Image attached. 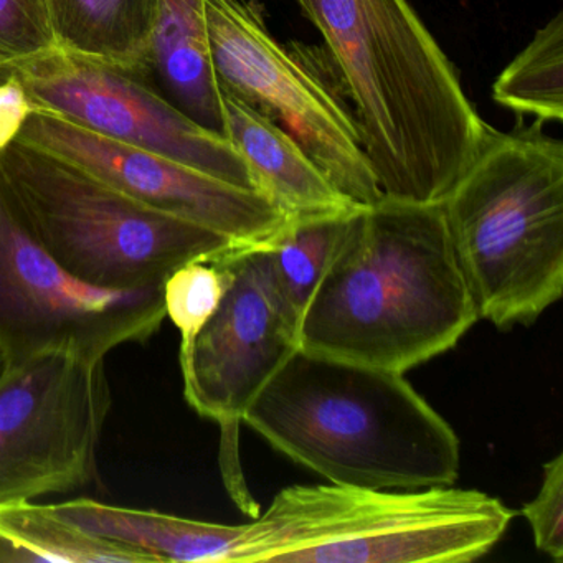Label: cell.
I'll list each match as a JSON object with an SVG mask.
<instances>
[{"label": "cell", "mask_w": 563, "mask_h": 563, "mask_svg": "<svg viewBox=\"0 0 563 563\" xmlns=\"http://www.w3.org/2000/svg\"><path fill=\"white\" fill-rule=\"evenodd\" d=\"M341 74L385 197L443 203L487 123L410 0H296Z\"/></svg>", "instance_id": "6da1fadb"}, {"label": "cell", "mask_w": 563, "mask_h": 563, "mask_svg": "<svg viewBox=\"0 0 563 563\" xmlns=\"http://www.w3.org/2000/svg\"><path fill=\"white\" fill-rule=\"evenodd\" d=\"M477 321L441 203L384 196L349 216L298 344L407 374L451 351Z\"/></svg>", "instance_id": "7a4b0ae2"}, {"label": "cell", "mask_w": 563, "mask_h": 563, "mask_svg": "<svg viewBox=\"0 0 563 563\" xmlns=\"http://www.w3.org/2000/svg\"><path fill=\"white\" fill-rule=\"evenodd\" d=\"M243 421L332 484L415 490L460 477V438L400 372L298 349Z\"/></svg>", "instance_id": "3957f363"}, {"label": "cell", "mask_w": 563, "mask_h": 563, "mask_svg": "<svg viewBox=\"0 0 563 563\" xmlns=\"http://www.w3.org/2000/svg\"><path fill=\"white\" fill-rule=\"evenodd\" d=\"M477 318L529 325L563 292V143L543 123L487 124L441 203Z\"/></svg>", "instance_id": "277c9868"}, {"label": "cell", "mask_w": 563, "mask_h": 563, "mask_svg": "<svg viewBox=\"0 0 563 563\" xmlns=\"http://www.w3.org/2000/svg\"><path fill=\"white\" fill-rule=\"evenodd\" d=\"M503 500L454 486L415 490L289 486L240 523L233 563H464L512 522Z\"/></svg>", "instance_id": "5b68a950"}, {"label": "cell", "mask_w": 563, "mask_h": 563, "mask_svg": "<svg viewBox=\"0 0 563 563\" xmlns=\"http://www.w3.org/2000/svg\"><path fill=\"white\" fill-rule=\"evenodd\" d=\"M0 179L35 239L71 275L118 291L163 288L190 262H216L240 243L151 209L81 167L12 137Z\"/></svg>", "instance_id": "8992f818"}, {"label": "cell", "mask_w": 563, "mask_h": 563, "mask_svg": "<svg viewBox=\"0 0 563 563\" xmlns=\"http://www.w3.org/2000/svg\"><path fill=\"white\" fill-rule=\"evenodd\" d=\"M210 57L220 90L272 118L357 206L384 197L365 154L347 88L331 55L282 44L262 0H206Z\"/></svg>", "instance_id": "52a82bcc"}, {"label": "cell", "mask_w": 563, "mask_h": 563, "mask_svg": "<svg viewBox=\"0 0 563 563\" xmlns=\"http://www.w3.org/2000/svg\"><path fill=\"white\" fill-rule=\"evenodd\" d=\"M166 319L163 288L118 291L64 268L22 219L0 179V354L9 365L48 352L107 358Z\"/></svg>", "instance_id": "ba28073f"}, {"label": "cell", "mask_w": 563, "mask_h": 563, "mask_svg": "<svg viewBox=\"0 0 563 563\" xmlns=\"http://www.w3.org/2000/svg\"><path fill=\"white\" fill-rule=\"evenodd\" d=\"M217 262L229 286L216 314L180 345L187 404L222 430L223 477L233 499L255 519L239 461V430L250 405L299 349L298 324L279 299L263 245L236 246Z\"/></svg>", "instance_id": "9c48e42d"}, {"label": "cell", "mask_w": 563, "mask_h": 563, "mask_svg": "<svg viewBox=\"0 0 563 563\" xmlns=\"http://www.w3.org/2000/svg\"><path fill=\"white\" fill-rule=\"evenodd\" d=\"M110 410L104 358L48 352L9 365L0 375V504L88 486Z\"/></svg>", "instance_id": "30bf717a"}, {"label": "cell", "mask_w": 563, "mask_h": 563, "mask_svg": "<svg viewBox=\"0 0 563 563\" xmlns=\"http://www.w3.org/2000/svg\"><path fill=\"white\" fill-rule=\"evenodd\" d=\"M11 77L35 110L258 192L249 164L229 137L194 121L134 71L58 47L19 65Z\"/></svg>", "instance_id": "8fae6325"}, {"label": "cell", "mask_w": 563, "mask_h": 563, "mask_svg": "<svg viewBox=\"0 0 563 563\" xmlns=\"http://www.w3.org/2000/svg\"><path fill=\"white\" fill-rule=\"evenodd\" d=\"M14 140L81 167L151 209L216 230L240 245H263L289 220L256 190L98 136L47 111L31 108Z\"/></svg>", "instance_id": "7c38bea8"}, {"label": "cell", "mask_w": 563, "mask_h": 563, "mask_svg": "<svg viewBox=\"0 0 563 563\" xmlns=\"http://www.w3.org/2000/svg\"><path fill=\"white\" fill-rule=\"evenodd\" d=\"M222 93L225 136L249 164L258 192L288 219L338 216L357 209L339 192L298 141L258 108Z\"/></svg>", "instance_id": "4fadbf2b"}, {"label": "cell", "mask_w": 563, "mask_h": 563, "mask_svg": "<svg viewBox=\"0 0 563 563\" xmlns=\"http://www.w3.org/2000/svg\"><path fill=\"white\" fill-rule=\"evenodd\" d=\"M48 507L78 529L136 550L151 563H233L235 559L240 523L203 522L85 497Z\"/></svg>", "instance_id": "5bb4252c"}, {"label": "cell", "mask_w": 563, "mask_h": 563, "mask_svg": "<svg viewBox=\"0 0 563 563\" xmlns=\"http://www.w3.org/2000/svg\"><path fill=\"white\" fill-rule=\"evenodd\" d=\"M151 70L177 108L225 136L222 93L210 57L206 0H157Z\"/></svg>", "instance_id": "9a60e30c"}, {"label": "cell", "mask_w": 563, "mask_h": 563, "mask_svg": "<svg viewBox=\"0 0 563 563\" xmlns=\"http://www.w3.org/2000/svg\"><path fill=\"white\" fill-rule=\"evenodd\" d=\"M157 0H48L58 47L146 77Z\"/></svg>", "instance_id": "2e32d148"}, {"label": "cell", "mask_w": 563, "mask_h": 563, "mask_svg": "<svg viewBox=\"0 0 563 563\" xmlns=\"http://www.w3.org/2000/svg\"><path fill=\"white\" fill-rule=\"evenodd\" d=\"M0 562L151 563L143 553L85 532L34 500L0 504Z\"/></svg>", "instance_id": "e0dca14e"}, {"label": "cell", "mask_w": 563, "mask_h": 563, "mask_svg": "<svg viewBox=\"0 0 563 563\" xmlns=\"http://www.w3.org/2000/svg\"><path fill=\"white\" fill-rule=\"evenodd\" d=\"M354 210L338 216L289 219L273 239L263 243L276 291L298 328Z\"/></svg>", "instance_id": "ac0fdd59"}, {"label": "cell", "mask_w": 563, "mask_h": 563, "mask_svg": "<svg viewBox=\"0 0 563 563\" xmlns=\"http://www.w3.org/2000/svg\"><path fill=\"white\" fill-rule=\"evenodd\" d=\"M493 98L517 117L563 121V14L536 32L527 47L494 81Z\"/></svg>", "instance_id": "d6986e66"}, {"label": "cell", "mask_w": 563, "mask_h": 563, "mask_svg": "<svg viewBox=\"0 0 563 563\" xmlns=\"http://www.w3.org/2000/svg\"><path fill=\"white\" fill-rule=\"evenodd\" d=\"M229 286V272L220 262H190L164 282L166 318L179 329L180 345L189 344L216 314Z\"/></svg>", "instance_id": "ffe728a7"}, {"label": "cell", "mask_w": 563, "mask_h": 563, "mask_svg": "<svg viewBox=\"0 0 563 563\" xmlns=\"http://www.w3.org/2000/svg\"><path fill=\"white\" fill-rule=\"evenodd\" d=\"M58 48L48 0H0V84L25 62Z\"/></svg>", "instance_id": "44dd1931"}, {"label": "cell", "mask_w": 563, "mask_h": 563, "mask_svg": "<svg viewBox=\"0 0 563 563\" xmlns=\"http://www.w3.org/2000/svg\"><path fill=\"white\" fill-rule=\"evenodd\" d=\"M532 530L537 550L556 563L563 562V456L556 454L543 464L539 493L522 507Z\"/></svg>", "instance_id": "7402d4cb"}, {"label": "cell", "mask_w": 563, "mask_h": 563, "mask_svg": "<svg viewBox=\"0 0 563 563\" xmlns=\"http://www.w3.org/2000/svg\"><path fill=\"white\" fill-rule=\"evenodd\" d=\"M8 358H5L4 355L0 354V375L4 374V372L8 371Z\"/></svg>", "instance_id": "603a6c76"}]
</instances>
